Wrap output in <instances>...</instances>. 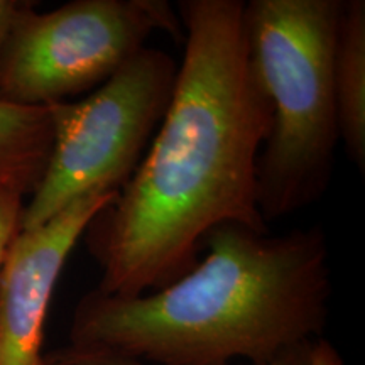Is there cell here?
Here are the masks:
<instances>
[{"mask_svg":"<svg viewBox=\"0 0 365 365\" xmlns=\"http://www.w3.org/2000/svg\"><path fill=\"white\" fill-rule=\"evenodd\" d=\"M244 4H178L185 54L170 107L134 175L81 237L100 293L134 298L170 286L225 223L269 230L257 159L271 108L250 63Z\"/></svg>","mask_w":365,"mask_h":365,"instance_id":"obj_1","label":"cell"},{"mask_svg":"<svg viewBox=\"0 0 365 365\" xmlns=\"http://www.w3.org/2000/svg\"><path fill=\"white\" fill-rule=\"evenodd\" d=\"M202 261L163 289L122 298L91 289L49 365L118 357L145 365H266L319 339L331 296L319 225L281 235L239 223L213 228Z\"/></svg>","mask_w":365,"mask_h":365,"instance_id":"obj_2","label":"cell"},{"mask_svg":"<svg viewBox=\"0 0 365 365\" xmlns=\"http://www.w3.org/2000/svg\"><path fill=\"white\" fill-rule=\"evenodd\" d=\"M341 0L244 4L250 63L271 108L257 159V207L269 223L318 202L340 143L333 48Z\"/></svg>","mask_w":365,"mask_h":365,"instance_id":"obj_3","label":"cell"},{"mask_svg":"<svg viewBox=\"0 0 365 365\" xmlns=\"http://www.w3.org/2000/svg\"><path fill=\"white\" fill-rule=\"evenodd\" d=\"M176 76L170 54L144 48L86 98L49 105L51 154L21 230L44 225L90 193L120 191L161 125Z\"/></svg>","mask_w":365,"mask_h":365,"instance_id":"obj_4","label":"cell"},{"mask_svg":"<svg viewBox=\"0 0 365 365\" xmlns=\"http://www.w3.org/2000/svg\"><path fill=\"white\" fill-rule=\"evenodd\" d=\"M158 31L185 38L166 0H73L49 12L26 2L0 58V100L49 107L97 90Z\"/></svg>","mask_w":365,"mask_h":365,"instance_id":"obj_5","label":"cell"},{"mask_svg":"<svg viewBox=\"0 0 365 365\" xmlns=\"http://www.w3.org/2000/svg\"><path fill=\"white\" fill-rule=\"evenodd\" d=\"M115 195H86L14 239L0 274V365H49L43 344L54 287L91 218Z\"/></svg>","mask_w":365,"mask_h":365,"instance_id":"obj_6","label":"cell"},{"mask_svg":"<svg viewBox=\"0 0 365 365\" xmlns=\"http://www.w3.org/2000/svg\"><path fill=\"white\" fill-rule=\"evenodd\" d=\"M333 90L340 143L365 170V2L341 0L333 48Z\"/></svg>","mask_w":365,"mask_h":365,"instance_id":"obj_7","label":"cell"},{"mask_svg":"<svg viewBox=\"0 0 365 365\" xmlns=\"http://www.w3.org/2000/svg\"><path fill=\"white\" fill-rule=\"evenodd\" d=\"M53 145L48 107L0 100V188L31 196L39 186Z\"/></svg>","mask_w":365,"mask_h":365,"instance_id":"obj_8","label":"cell"},{"mask_svg":"<svg viewBox=\"0 0 365 365\" xmlns=\"http://www.w3.org/2000/svg\"><path fill=\"white\" fill-rule=\"evenodd\" d=\"M24 198L21 191L0 188V274L6 262L9 249L22 228L24 215Z\"/></svg>","mask_w":365,"mask_h":365,"instance_id":"obj_9","label":"cell"},{"mask_svg":"<svg viewBox=\"0 0 365 365\" xmlns=\"http://www.w3.org/2000/svg\"><path fill=\"white\" fill-rule=\"evenodd\" d=\"M313 341L308 344L293 346L287 352L279 355L276 360L269 362L266 365H309V352H312ZM86 365H145L143 362H135V360H127V359H118V357H103L97 359L93 362Z\"/></svg>","mask_w":365,"mask_h":365,"instance_id":"obj_10","label":"cell"},{"mask_svg":"<svg viewBox=\"0 0 365 365\" xmlns=\"http://www.w3.org/2000/svg\"><path fill=\"white\" fill-rule=\"evenodd\" d=\"M24 6L26 2H19V0H0V58L6 49L12 27Z\"/></svg>","mask_w":365,"mask_h":365,"instance_id":"obj_11","label":"cell"},{"mask_svg":"<svg viewBox=\"0 0 365 365\" xmlns=\"http://www.w3.org/2000/svg\"><path fill=\"white\" fill-rule=\"evenodd\" d=\"M309 365H344V360H341L339 350L330 341L318 339L312 345Z\"/></svg>","mask_w":365,"mask_h":365,"instance_id":"obj_12","label":"cell"}]
</instances>
